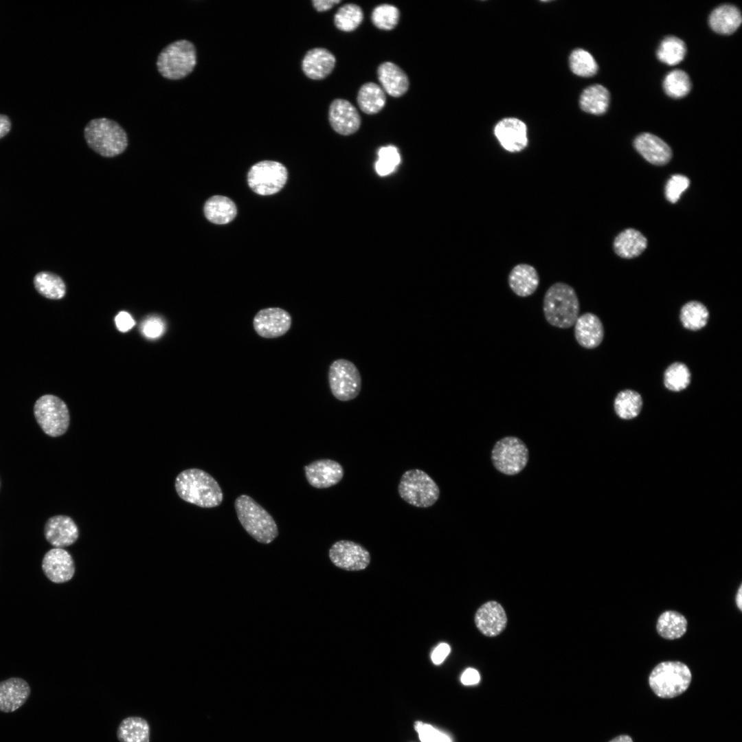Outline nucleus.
Returning a JSON list of instances; mask_svg holds the SVG:
<instances>
[{
  "label": "nucleus",
  "instance_id": "42",
  "mask_svg": "<svg viewBox=\"0 0 742 742\" xmlns=\"http://www.w3.org/2000/svg\"><path fill=\"white\" fill-rule=\"evenodd\" d=\"M690 181L688 177L682 175H674L666 182L665 186V196L672 203H676L680 198L681 194L688 188Z\"/></svg>",
  "mask_w": 742,
  "mask_h": 742
},
{
  "label": "nucleus",
  "instance_id": "50",
  "mask_svg": "<svg viewBox=\"0 0 742 742\" xmlns=\"http://www.w3.org/2000/svg\"><path fill=\"white\" fill-rule=\"evenodd\" d=\"M11 128L10 118L5 115L0 114V139L6 135Z\"/></svg>",
  "mask_w": 742,
  "mask_h": 742
},
{
  "label": "nucleus",
  "instance_id": "22",
  "mask_svg": "<svg viewBox=\"0 0 742 742\" xmlns=\"http://www.w3.org/2000/svg\"><path fill=\"white\" fill-rule=\"evenodd\" d=\"M336 58L327 49L315 47L308 50L303 58L302 69L313 80H322L331 74Z\"/></svg>",
  "mask_w": 742,
  "mask_h": 742
},
{
  "label": "nucleus",
  "instance_id": "30",
  "mask_svg": "<svg viewBox=\"0 0 742 742\" xmlns=\"http://www.w3.org/2000/svg\"><path fill=\"white\" fill-rule=\"evenodd\" d=\"M610 94L609 91L601 85H591L582 92L579 104L581 109L594 115L605 113L609 106Z\"/></svg>",
  "mask_w": 742,
  "mask_h": 742
},
{
  "label": "nucleus",
  "instance_id": "16",
  "mask_svg": "<svg viewBox=\"0 0 742 742\" xmlns=\"http://www.w3.org/2000/svg\"><path fill=\"white\" fill-rule=\"evenodd\" d=\"M494 134L502 146L508 152L521 151L528 145L526 125L515 117L500 120L495 126Z\"/></svg>",
  "mask_w": 742,
  "mask_h": 742
},
{
  "label": "nucleus",
  "instance_id": "38",
  "mask_svg": "<svg viewBox=\"0 0 742 742\" xmlns=\"http://www.w3.org/2000/svg\"><path fill=\"white\" fill-rule=\"evenodd\" d=\"M690 372L686 364L674 362L667 367L664 374V386L673 392L686 389L690 383Z\"/></svg>",
  "mask_w": 742,
  "mask_h": 742
},
{
  "label": "nucleus",
  "instance_id": "13",
  "mask_svg": "<svg viewBox=\"0 0 742 742\" xmlns=\"http://www.w3.org/2000/svg\"><path fill=\"white\" fill-rule=\"evenodd\" d=\"M292 324L291 315L279 307L260 310L253 319V327L261 337L277 338L286 334Z\"/></svg>",
  "mask_w": 742,
  "mask_h": 742
},
{
  "label": "nucleus",
  "instance_id": "15",
  "mask_svg": "<svg viewBox=\"0 0 742 742\" xmlns=\"http://www.w3.org/2000/svg\"><path fill=\"white\" fill-rule=\"evenodd\" d=\"M42 569L47 578L55 583L70 581L76 572L71 554L58 548H52L45 553L42 561Z\"/></svg>",
  "mask_w": 742,
  "mask_h": 742
},
{
  "label": "nucleus",
  "instance_id": "34",
  "mask_svg": "<svg viewBox=\"0 0 742 742\" xmlns=\"http://www.w3.org/2000/svg\"><path fill=\"white\" fill-rule=\"evenodd\" d=\"M614 407L618 417L625 420L636 418L642 407L641 395L632 390L620 391L616 396Z\"/></svg>",
  "mask_w": 742,
  "mask_h": 742
},
{
  "label": "nucleus",
  "instance_id": "47",
  "mask_svg": "<svg viewBox=\"0 0 742 742\" xmlns=\"http://www.w3.org/2000/svg\"><path fill=\"white\" fill-rule=\"evenodd\" d=\"M450 647L447 643L440 644L432 652L431 660L434 664L438 665L440 664L449 655L450 652Z\"/></svg>",
  "mask_w": 742,
  "mask_h": 742
},
{
  "label": "nucleus",
  "instance_id": "14",
  "mask_svg": "<svg viewBox=\"0 0 742 742\" xmlns=\"http://www.w3.org/2000/svg\"><path fill=\"white\" fill-rule=\"evenodd\" d=\"M328 120L333 129L342 135L356 133L361 124L357 108L348 100L337 98L330 104Z\"/></svg>",
  "mask_w": 742,
  "mask_h": 742
},
{
  "label": "nucleus",
  "instance_id": "52",
  "mask_svg": "<svg viewBox=\"0 0 742 742\" xmlns=\"http://www.w3.org/2000/svg\"><path fill=\"white\" fill-rule=\"evenodd\" d=\"M736 603L740 611H742V585L739 586L736 595Z\"/></svg>",
  "mask_w": 742,
  "mask_h": 742
},
{
  "label": "nucleus",
  "instance_id": "26",
  "mask_svg": "<svg viewBox=\"0 0 742 742\" xmlns=\"http://www.w3.org/2000/svg\"><path fill=\"white\" fill-rule=\"evenodd\" d=\"M742 16L737 7L731 4H723L717 7L710 13L709 25L715 32L721 34H731L740 26Z\"/></svg>",
  "mask_w": 742,
  "mask_h": 742
},
{
  "label": "nucleus",
  "instance_id": "37",
  "mask_svg": "<svg viewBox=\"0 0 742 742\" xmlns=\"http://www.w3.org/2000/svg\"><path fill=\"white\" fill-rule=\"evenodd\" d=\"M363 12L361 8L355 3H347L340 7L334 16V23L341 31L350 32L355 30L362 23Z\"/></svg>",
  "mask_w": 742,
  "mask_h": 742
},
{
  "label": "nucleus",
  "instance_id": "3",
  "mask_svg": "<svg viewBox=\"0 0 742 742\" xmlns=\"http://www.w3.org/2000/svg\"><path fill=\"white\" fill-rule=\"evenodd\" d=\"M88 146L99 155L113 157L123 153L128 145L127 135L116 122L96 118L88 122L84 129Z\"/></svg>",
  "mask_w": 742,
  "mask_h": 742
},
{
  "label": "nucleus",
  "instance_id": "11",
  "mask_svg": "<svg viewBox=\"0 0 742 742\" xmlns=\"http://www.w3.org/2000/svg\"><path fill=\"white\" fill-rule=\"evenodd\" d=\"M287 180V170L284 165L265 160L249 169L247 181L251 189L258 194L267 196L279 192Z\"/></svg>",
  "mask_w": 742,
  "mask_h": 742
},
{
  "label": "nucleus",
  "instance_id": "51",
  "mask_svg": "<svg viewBox=\"0 0 742 742\" xmlns=\"http://www.w3.org/2000/svg\"><path fill=\"white\" fill-rule=\"evenodd\" d=\"M609 742H633L632 738L627 734L618 735Z\"/></svg>",
  "mask_w": 742,
  "mask_h": 742
},
{
  "label": "nucleus",
  "instance_id": "27",
  "mask_svg": "<svg viewBox=\"0 0 742 742\" xmlns=\"http://www.w3.org/2000/svg\"><path fill=\"white\" fill-rule=\"evenodd\" d=\"M647 240L639 231L629 228L620 232L614 242L615 253L623 258L640 256L647 248Z\"/></svg>",
  "mask_w": 742,
  "mask_h": 742
},
{
  "label": "nucleus",
  "instance_id": "12",
  "mask_svg": "<svg viewBox=\"0 0 742 742\" xmlns=\"http://www.w3.org/2000/svg\"><path fill=\"white\" fill-rule=\"evenodd\" d=\"M332 563L341 569L359 571L366 568L370 562V554L363 546L349 540L335 542L329 550Z\"/></svg>",
  "mask_w": 742,
  "mask_h": 742
},
{
  "label": "nucleus",
  "instance_id": "8",
  "mask_svg": "<svg viewBox=\"0 0 742 742\" xmlns=\"http://www.w3.org/2000/svg\"><path fill=\"white\" fill-rule=\"evenodd\" d=\"M35 419L43 432L51 437L63 435L70 423L69 409L65 403L52 394H45L34 405Z\"/></svg>",
  "mask_w": 742,
  "mask_h": 742
},
{
  "label": "nucleus",
  "instance_id": "19",
  "mask_svg": "<svg viewBox=\"0 0 742 742\" xmlns=\"http://www.w3.org/2000/svg\"><path fill=\"white\" fill-rule=\"evenodd\" d=\"M477 629L487 637L499 635L506 627L507 616L503 607L494 600L482 605L475 614Z\"/></svg>",
  "mask_w": 742,
  "mask_h": 742
},
{
  "label": "nucleus",
  "instance_id": "45",
  "mask_svg": "<svg viewBox=\"0 0 742 742\" xmlns=\"http://www.w3.org/2000/svg\"><path fill=\"white\" fill-rule=\"evenodd\" d=\"M378 160L394 168L399 164L401 157L398 149L394 146H383L378 151Z\"/></svg>",
  "mask_w": 742,
  "mask_h": 742
},
{
  "label": "nucleus",
  "instance_id": "24",
  "mask_svg": "<svg viewBox=\"0 0 742 742\" xmlns=\"http://www.w3.org/2000/svg\"><path fill=\"white\" fill-rule=\"evenodd\" d=\"M377 76L382 89L392 97H401L409 89V80L407 74L394 63H381L377 68Z\"/></svg>",
  "mask_w": 742,
  "mask_h": 742
},
{
  "label": "nucleus",
  "instance_id": "43",
  "mask_svg": "<svg viewBox=\"0 0 742 742\" xmlns=\"http://www.w3.org/2000/svg\"><path fill=\"white\" fill-rule=\"evenodd\" d=\"M414 728L421 742H452L449 735L429 724L416 721L414 723Z\"/></svg>",
  "mask_w": 742,
  "mask_h": 742
},
{
  "label": "nucleus",
  "instance_id": "33",
  "mask_svg": "<svg viewBox=\"0 0 742 742\" xmlns=\"http://www.w3.org/2000/svg\"><path fill=\"white\" fill-rule=\"evenodd\" d=\"M33 283L38 293L48 299L59 300L66 293V286L63 279L49 271L36 273Z\"/></svg>",
  "mask_w": 742,
  "mask_h": 742
},
{
  "label": "nucleus",
  "instance_id": "10",
  "mask_svg": "<svg viewBox=\"0 0 742 742\" xmlns=\"http://www.w3.org/2000/svg\"><path fill=\"white\" fill-rule=\"evenodd\" d=\"M328 383L333 396L341 401L355 398L361 389V376L356 366L349 360L338 359L328 370Z\"/></svg>",
  "mask_w": 742,
  "mask_h": 742
},
{
  "label": "nucleus",
  "instance_id": "17",
  "mask_svg": "<svg viewBox=\"0 0 742 742\" xmlns=\"http://www.w3.org/2000/svg\"><path fill=\"white\" fill-rule=\"evenodd\" d=\"M44 535L46 540L54 548H64L77 541L79 530L70 517L58 515L47 520L44 527Z\"/></svg>",
  "mask_w": 742,
  "mask_h": 742
},
{
  "label": "nucleus",
  "instance_id": "31",
  "mask_svg": "<svg viewBox=\"0 0 742 742\" xmlns=\"http://www.w3.org/2000/svg\"><path fill=\"white\" fill-rule=\"evenodd\" d=\"M117 737L120 742H149V724L139 717H126L120 722Z\"/></svg>",
  "mask_w": 742,
  "mask_h": 742
},
{
  "label": "nucleus",
  "instance_id": "28",
  "mask_svg": "<svg viewBox=\"0 0 742 742\" xmlns=\"http://www.w3.org/2000/svg\"><path fill=\"white\" fill-rule=\"evenodd\" d=\"M237 213L235 203L228 197L214 196L205 203L204 214L207 219L217 225L231 222Z\"/></svg>",
  "mask_w": 742,
  "mask_h": 742
},
{
  "label": "nucleus",
  "instance_id": "23",
  "mask_svg": "<svg viewBox=\"0 0 742 742\" xmlns=\"http://www.w3.org/2000/svg\"><path fill=\"white\" fill-rule=\"evenodd\" d=\"M27 682L19 677L0 682V711L12 712L22 706L30 695Z\"/></svg>",
  "mask_w": 742,
  "mask_h": 742
},
{
  "label": "nucleus",
  "instance_id": "6",
  "mask_svg": "<svg viewBox=\"0 0 742 742\" xmlns=\"http://www.w3.org/2000/svg\"><path fill=\"white\" fill-rule=\"evenodd\" d=\"M196 64V48L190 41H175L165 47L157 60L159 74L169 80H180L189 75Z\"/></svg>",
  "mask_w": 742,
  "mask_h": 742
},
{
  "label": "nucleus",
  "instance_id": "18",
  "mask_svg": "<svg viewBox=\"0 0 742 742\" xmlns=\"http://www.w3.org/2000/svg\"><path fill=\"white\" fill-rule=\"evenodd\" d=\"M308 482L317 488H326L338 484L344 477L342 466L330 459H321L304 466Z\"/></svg>",
  "mask_w": 742,
  "mask_h": 742
},
{
  "label": "nucleus",
  "instance_id": "46",
  "mask_svg": "<svg viewBox=\"0 0 742 742\" xmlns=\"http://www.w3.org/2000/svg\"><path fill=\"white\" fill-rule=\"evenodd\" d=\"M117 329L125 333L131 329L135 325V321L131 315L124 311L119 313L115 319Z\"/></svg>",
  "mask_w": 742,
  "mask_h": 742
},
{
  "label": "nucleus",
  "instance_id": "41",
  "mask_svg": "<svg viewBox=\"0 0 742 742\" xmlns=\"http://www.w3.org/2000/svg\"><path fill=\"white\" fill-rule=\"evenodd\" d=\"M400 11L394 5L383 3L376 6L371 14V21L378 29L392 30L398 25Z\"/></svg>",
  "mask_w": 742,
  "mask_h": 742
},
{
  "label": "nucleus",
  "instance_id": "25",
  "mask_svg": "<svg viewBox=\"0 0 742 742\" xmlns=\"http://www.w3.org/2000/svg\"><path fill=\"white\" fill-rule=\"evenodd\" d=\"M508 283L513 292L519 297L532 295L539 284V276L535 268L528 264L520 263L510 271Z\"/></svg>",
  "mask_w": 742,
  "mask_h": 742
},
{
  "label": "nucleus",
  "instance_id": "2",
  "mask_svg": "<svg viewBox=\"0 0 742 742\" xmlns=\"http://www.w3.org/2000/svg\"><path fill=\"white\" fill-rule=\"evenodd\" d=\"M546 320L552 326L566 329L572 326L580 312V303L574 288L562 282L551 285L543 301Z\"/></svg>",
  "mask_w": 742,
  "mask_h": 742
},
{
  "label": "nucleus",
  "instance_id": "29",
  "mask_svg": "<svg viewBox=\"0 0 742 742\" xmlns=\"http://www.w3.org/2000/svg\"><path fill=\"white\" fill-rule=\"evenodd\" d=\"M357 102L359 109L366 114L374 115L380 112L385 105L386 95L384 90L376 83L368 82L359 89Z\"/></svg>",
  "mask_w": 742,
  "mask_h": 742
},
{
  "label": "nucleus",
  "instance_id": "20",
  "mask_svg": "<svg viewBox=\"0 0 742 742\" xmlns=\"http://www.w3.org/2000/svg\"><path fill=\"white\" fill-rule=\"evenodd\" d=\"M574 325V337L583 348L593 349L602 343L605 335L604 327L596 315L585 313L578 317Z\"/></svg>",
  "mask_w": 742,
  "mask_h": 742
},
{
  "label": "nucleus",
  "instance_id": "44",
  "mask_svg": "<svg viewBox=\"0 0 742 742\" xmlns=\"http://www.w3.org/2000/svg\"><path fill=\"white\" fill-rule=\"evenodd\" d=\"M141 330L146 337L156 339L164 333L165 324L161 319L153 316L143 322Z\"/></svg>",
  "mask_w": 742,
  "mask_h": 742
},
{
  "label": "nucleus",
  "instance_id": "35",
  "mask_svg": "<svg viewBox=\"0 0 742 742\" xmlns=\"http://www.w3.org/2000/svg\"><path fill=\"white\" fill-rule=\"evenodd\" d=\"M679 319L682 326L690 330L703 328L708 323L709 312L706 306L698 301L686 302L681 308Z\"/></svg>",
  "mask_w": 742,
  "mask_h": 742
},
{
  "label": "nucleus",
  "instance_id": "49",
  "mask_svg": "<svg viewBox=\"0 0 742 742\" xmlns=\"http://www.w3.org/2000/svg\"><path fill=\"white\" fill-rule=\"evenodd\" d=\"M340 0H313L312 1L314 8L318 12H324L331 9L335 4L339 3Z\"/></svg>",
  "mask_w": 742,
  "mask_h": 742
},
{
  "label": "nucleus",
  "instance_id": "4",
  "mask_svg": "<svg viewBox=\"0 0 742 742\" xmlns=\"http://www.w3.org/2000/svg\"><path fill=\"white\" fill-rule=\"evenodd\" d=\"M238 519L247 533L262 543L272 542L278 535L271 515L253 498L241 495L234 503Z\"/></svg>",
  "mask_w": 742,
  "mask_h": 742
},
{
  "label": "nucleus",
  "instance_id": "7",
  "mask_svg": "<svg viewBox=\"0 0 742 742\" xmlns=\"http://www.w3.org/2000/svg\"><path fill=\"white\" fill-rule=\"evenodd\" d=\"M398 492L405 502L418 508L430 507L440 497V488L436 482L418 469H409L403 474Z\"/></svg>",
  "mask_w": 742,
  "mask_h": 742
},
{
  "label": "nucleus",
  "instance_id": "40",
  "mask_svg": "<svg viewBox=\"0 0 742 742\" xmlns=\"http://www.w3.org/2000/svg\"><path fill=\"white\" fill-rule=\"evenodd\" d=\"M571 71L581 77H591L598 71V65L594 57L585 49H576L569 58Z\"/></svg>",
  "mask_w": 742,
  "mask_h": 742
},
{
  "label": "nucleus",
  "instance_id": "48",
  "mask_svg": "<svg viewBox=\"0 0 742 742\" xmlns=\"http://www.w3.org/2000/svg\"><path fill=\"white\" fill-rule=\"evenodd\" d=\"M480 677L478 671L474 668L466 669L461 676V682L464 685H474L480 682Z\"/></svg>",
  "mask_w": 742,
  "mask_h": 742
},
{
  "label": "nucleus",
  "instance_id": "39",
  "mask_svg": "<svg viewBox=\"0 0 742 742\" xmlns=\"http://www.w3.org/2000/svg\"><path fill=\"white\" fill-rule=\"evenodd\" d=\"M665 93L673 98H681L686 95L691 89L688 75L682 70L675 69L665 76L663 82Z\"/></svg>",
  "mask_w": 742,
  "mask_h": 742
},
{
  "label": "nucleus",
  "instance_id": "5",
  "mask_svg": "<svg viewBox=\"0 0 742 742\" xmlns=\"http://www.w3.org/2000/svg\"><path fill=\"white\" fill-rule=\"evenodd\" d=\"M692 674L688 666L679 661L658 664L649 676V684L659 697L671 699L684 693L689 687Z\"/></svg>",
  "mask_w": 742,
  "mask_h": 742
},
{
  "label": "nucleus",
  "instance_id": "21",
  "mask_svg": "<svg viewBox=\"0 0 742 742\" xmlns=\"http://www.w3.org/2000/svg\"><path fill=\"white\" fill-rule=\"evenodd\" d=\"M633 146L647 161L653 165H665L672 157L670 146L662 139L649 133H643L637 136Z\"/></svg>",
  "mask_w": 742,
  "mask_h": 742
},
{
  "label": "nucleus",
  "instance_id": "9",
  "mask_svg": "<svg viewBox=\"0 0 742 742\" xmlns=\"http://www.w3.org/2000/svg\"><path fill=\"white\" fill-rule=\"evenodd\" d=\"M493 466L501 473L515 475L526 466L529 451L526 445L516 436H506L497 440L491 454Z\"/></svg>",
  "mask_w": 742,
  "mask_h": 742
},
{
  "label": "nucleus",
  "instance_id": "1",
  "mask_svg": "<svg viewBox=\"0 0 742 742\" xmlns=\"http://www.w3.org/2000/svg\"><path fill=\"white\" fill-rule=\"evenodd\" d=\"M175 486L183 500L199 507L218 506L223 499V491L216 480L199 469L181 471L175 479Z\"/></svg>",
  "mask_w": 742,
  "mask_h": 742
},
{
  "label": "nucleus",
  "instance_id": "36",
  "mask_svg": "<svg viewBox=\"0 0 742 742\" xmlns=\"http://www.w3.org/2000/svg\"><path fill=\"white\" fill-rule=\"evenodd\" d=\"M686 54L685 43L678 37L668 36L660 43L657 50V57L662 63L675 65L680 63Z\"/></svg>",
  "mask_w": 742,
  "mask_h": 742
},
{
  "label": "nucleus",
  "instance_id": "32",
  "mask_svg": "<svg viewBox=\"0 0 742 742\" xmlns=\"http://www.w3.org/2000/svg\"><path fill=\"white\" fill-rule=\"evenodd\" d=\"M688 622L680 613L668 610L663 612L657 618L656 629L658 634L666 640L681 638L686 632Z\"/></svg>",
  "mask_w": 742,
  "mask_h": 742
}]
</instances>
